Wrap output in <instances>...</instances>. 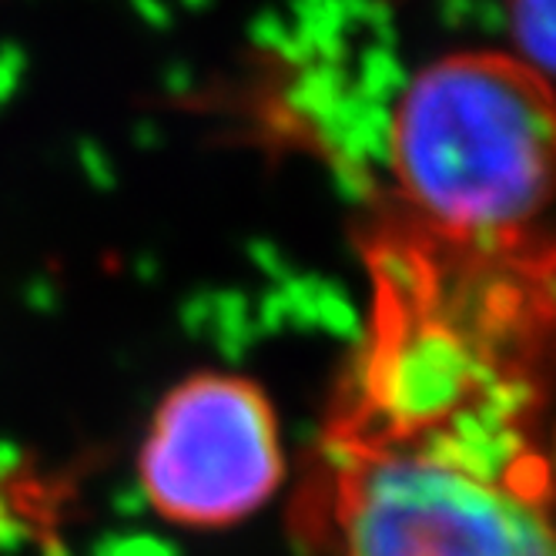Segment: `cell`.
<instances>
[{
	"label": "cell",
	"instance_id": "6da1fadb",
	"mask_svg": "<svg viewBox=\"0 0 556 556\" xmlns=\"http://www.w3.org/2000/svg\"><path fill=\"white\" fill-rule=\"evenodd\" d=\"M536 342L376 286L315 469L326 556H553Z\"/></svg>",
	"mask_w": 556,
	"mask_h": 556
},
{
	"label": "cell",
	"instance_id": "7a4b0ae2",
	"mask_svg": "<svg viewBox=\"0 0 556 556\" xmlns=\"http://www.w3.org/2000/svg\"><path fill=\"white\" fill-rule=\"evenodd\" d=\"M389 172L395 212L386 228L463 252L546 245L549 81L503 54L422 67L392 111Z\"/></svg>",
	"mask_w": 556,
	"mask_h": 556
},
{
	"label": "cell",
	"instance_id": "3957f363",
	"mask_svg": "<svg viewBox=\"0 0 556 556\" xmlns=\"http://www.w3.org/2000/svg\"><path fill=\"white\" fill-rule=\"evenodd\" d=\"M278 480V426L252 382L198 376L157 406L141 453V483L165 520L235 523L258 509Z\"/></svg>",
	"mask_w": 556,
	"mask_h": 556
},
{
	"label": "cell",
	"instance_id": "277c9868",
	"mask_svg": "<svg viewBox=\"0 0 556 556\" xmlns=\"http://www.w3.org/2000/svg\"><path fill=\"white\" fill-rule=\"evenodd\" d=\"M513 34L520 41L523 64L546 77L553 64V0H509Z\"/></svg>",
	"mask_w": 556,
	"mask_h": 556
}]
</instances>
